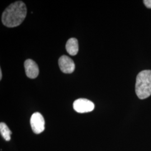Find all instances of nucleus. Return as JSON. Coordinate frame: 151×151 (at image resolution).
Returning a JSON list of instances; mask_svg holds the SVG:
<instances>
[{
	"instance_id": "f257e3e1",
	"label": "nucleus",
	"mask_w": 151,
	"mask_h": 151,
	"mask_svg": "<svg viewBox=\"0 0 151 151\" xmlns=\"http://www.w3.org/2000/svg\"><path fill=\"white\" fill-rule=\"evenodd\" d=\"M27 14L25 4L22 1H16L6 9L2 15V22L7 27H16L24 20Z\"/></svg>"
},
{
	"instance_id": "f03ea898",
	"label": "nucleus",
	"mask_w": 151,
	"mask_h": 151,
	"mask_svg": "<svg viewBox=\"0 0 151 151\" xmlns=\"http://www.w3.org/2000/svg\"><path fill=\"white\" fill-rule=\"evenodd\" d=\"M135 93L140 99H145L151 95V70L139 72L136 78Z\"/></svg>"
},
{
	"instance_id": "7ed1b4c3",
	"label": "nucleus",
	"mask_w": 151,
	"mask_h": 151,
	"mask_svg": "<svg viewBox=\"0 0 151 151\" xmlns=\"http://www.w3.org/2000/svg\"><path fill=\"white\" fill-rule=\"evenodd\" d=\"M73 109L79 113H85L92 111L94 108V104L86 99H78L73 103Z\"/></svg>"
},
{
	"instance_id": "20e7f679",
	"label": "nucleus",
	"mask_w": 151,
	"mask_h": 151,
	"mask_svg": "<svg viewBox=\"0 0 151 151\" xmlns=\"http://www.w3.org/2000/svg\"><path fill=\"white\" fill-rule=\"evenodd\" d=\"M30 125L34 133H42L45 129V120L43 115L38 112L33 114L30 118Z\"/></svg>"
},
{
	"instance_id": "39448f33",
	"label": "nucleus",
	"mask_w": 151,
	"mask_h": 151,
	"mask_svg": "<svg viewBox=\"0 0 151 151\" xmlns=\"http://www.w3.org/2000/svg\"><path fill=\"white\" fill-rule=\"evenodd\" d=\"M60 69L65 73H71L75 69L73 60L67 55H62L58 61Z\"/></svg>"
},
{
	"instance_id": "423d86ee",
	"label": "nucleus",
	"mask_w": 151,
	"mask_h": 151,
	"mask_svg": "<svg viewBox=\"0 0 151 151\" xmlns=\"http://www.w3.org/2000/svg\"><path fill=\"white\" fill-rule=\"evenodd\" d=\"M24 67L26 75L30 78H35L37 77L39 70L38 65L33 60L28 59L24 62Z\"/></svg>"
},
{
	"instance_id": "0eeeda50",
	"label": "nucleus",
	"mask_w": 151,
	"mask_h": 151,
	"mask_svg": "<svg viewBox=\"0 0 151 151\" xmlns=\"http://www.w3.org/2000/svg\"><path fill=\"white\" fill-rule=\"evenodd\" d=\"M65 48L70 55H75L77 54L79 48L78 40L75 38H70L67 42Z\"/></svg>"
},
{
	"instance_id": "6e6552de",
	"label": "nucleus",
	"mask_w": 151,
	"mask_h": 151,
	"mask_svg": "<svg viewBox=\"0 0 151 151\" xmlns=\"http://www.w3.org/2000/svg\"><path fill=\"white\" fill-rule=\"evenodd\" d=\"M0 133L5 140L9 141L11 139L12 132L8 126L4 123H0Z\"/></svg>"
},
{
	"instance_id": "1a4fd4ad",
	"label": "nucleus",
	"mask_w": 151,
	"mask_h": 151,
	"mask_svg": "<svg viewBox=\"0 0 151 151\" xmlns=\"http://www.w3.org/2000/svg\"><path fill=\"white\" fill-rule=\"evenodd\" d=\"M143 3L148 9H151V0H144Z\"/></svg>"
},
{
	"instance_id": "9d476101",
	"label": "nucleus",
	"mask_w": 151,
	"mask_h": 151,
	"mask_svg": "<svg viewBox=\"0 0 151 151\" xmlns=\"http://www.w3.org/2000/svg\"><path fill=\"white\" fill-rule=\"evenodd\" d=\"M2 71H1V70H0V80L2 79Z\"/></svg>"
}]
</instances>
